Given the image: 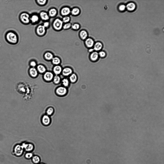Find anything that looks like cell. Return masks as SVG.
<instances>
[{"label":"cell","mask_w":164,"mask_h":164,"mask_svg":"<svg viewBox=\"0 0 164 164\" xmlns=\"http://www.w3.org/2000/svg\"><path fill=\"white\" fill-rule=\"evenodd\" d=\"M5 39L8 43L11 45L15 44L18 41L17 35L15 32L12 30L6 32Z\"/></svg>","instance_id":"obj_1"},{"label":"cell","mask_w":164,"mask_h":164,"mask_svg":"<svg viewBox=\"0 0 164 164\" xmlns=\"http://www.w3.org/2000/svg\"><path fill=\"white\" fill-rule=\"evenodd\" d=\"M24 150L22 145L16 144L13 148V153L16 156L20 157L23 154Z\"/></svg>","instance_id":"obj_2"},{"label":"cell","mask_w":164,"mask_h":164,"mask_svg":"<svg viewBox=\"0 0 164 164\" xmlns=\"http://www.w3.org/2000/svg\"><path fill=\"white\" fill-rule=\"evenodd\" d=\"M63 22L59 19H56L53 23V26L54 28L57 30H61L63 26Z\"/></svg>","instance_id":"obj_3"},{"label":"cell","mask_w":164,"mask_h":164,"mask_svg":"<svg viewBox=\"0 0 164 164\" xmlns=\"http://www.w3.org/2000/svg\"><path fill=\"white\" fill-rule=\"evenodd\" d=\"M30 19L29 15L26 13H22L20 16V19L21 21L24 23H28L30 22Z\"/></svg>","instance_id":"obj_4"},{"label":"cell","mask_w":164,"mask_h":164,"mask_svg":"<svg viewBox=\"0 0 164 164\" xmlns=\"http://www.w3.org/2000/svg\"><path fill=\"white\" fill-rule=\"evenodd\" d=\"M22 145L24 150L27 152H31L34 150V145L31 143H24Z\"/></svg>","instance_id":"obj_5"},{"label":"cell","mask_w":164,"mask_h":164,"mask_svg":"<svg viewBox=\"0 0 164 164\" xmlns=\"http://www.w3.org/2000/svg\"><path fill=\"white\" fill-rule=\"evenodd\" d=\"M42 124L45 126L49 125L51 122V119L50 116L47 115L43 116L41 119Z\"/></svg>","instance_id":"obj_6"},{"label":"cell","mask_w":164,"mask_h":164,"mask_svg":"<svg viewBox=\"0 0 164 164\" xmlns=\"http://www.w3.org/2000/svg\"><path fill=\"white\" fill-rule=\"evenodd\" d=\"M46 31V28L43 25L38 26L36 29L37 34L40 36H42L45 34Z\"/></svg>","instance_id":"obj_7"},{"label":"cell","mask_w":164,"mask_h":164,"mask_svg":"<svg viewBox=\"0 0 164 164\" xmlns=\"http://www.w3.org/2000/svg\"><path fill=\"white\" fill-rule=\"evenodd\" d=\"M67 90L65 87H58L56 90L57 93L59 95L63 96L67 93Z\"/></svg>","instance_id":"obj_8"},{"label":"cell","mask_w":164,"mask_h":164,"mask_svg":"<svg viewBox=\"0 0 164 164\" xmlns=\"http://www.w3.org/2000/svg\"><path fill=\"white\" fill-rule=\"evenodd\" d=\"M73 72L72 69L69 67L65 68L62 71V74L65 76H70L73 73Z\"/></svg>","instance_id":"obj_9"},{"label":"cell","mask_w":164,"mask_h":164,"mask_svg":"<svg viewBox=\"0 0 164 164\" xmlns=\"http://www.w3.org/2000/svg\"><path fill=\"white\" fill-rule=\"evenodd\" d=\"M99 56V54L97 52H93L90 56V59L92 61L95 62L98 60Z\"/></svg>","instance_id":"obj_10"},{"label":"cell","mask_w":164,"mask_h":164,"mask_svg":"<svg viewBox=\"0 0 164 164\" xmlns=\"http://www.w3.org/2000/svg\"><path fill=\"white\" fill-rule=\"evenodd\" d=\"M53 74L51 72H47L45 73L44 76L45 79L47 81L51 80L53 77Z\"/></svg>","instance_id":"obj_11"},{"label":"cell","mask_w":164,"mask_h":164,"mask_svg":"<svg viewBox=\"0 0 164 164\" xmlns=\"http://www.w3.org/2000/svg\"><path fill=\"white\" fill-rule=\"evenodd\" d=\"M40 16L41 18L44 20H47L49 18L48 14L45 12H42L40 14Z\"/></svg>","instance_id":"obj_12"},{"label":"cell","mask_w":164,"mask_h":164,"mask_svg":"<svg viewBox=\"0 0 164 164\" xmlns=\"http://www.w3.org/2000/svg\"><path fill=\"white\" fill-rule=\"evenodd\" d=\"M70 10L69 8L65 7L61 10V13L62 15L67 16L70 14Z\"/></svg>","instance_id":"obj_13"},{"label":"cell","mask_w":164,"mask_h":164,"mask_svg":"<svg viewBox=\"0 0 164 164\" xmlns=\"http://www.w3.org/2000/svg\"><path fill=\"white\" fill-rule=\"evenodd\" d=\"M135 5L133 3H130L127 5L126 7L128 10L130 11L134 10L136 8Z\"/></svg>","instance_id":"obj_14"},{"label":"cell","mask_w":164,"mask_h":164,"mask_svg":"<svg viewBox=\"0 0 164 164\" xmlns=\"http://www.w3.org/2000/svg\"><path fill=\"white\" fill-rule=\"evenodd\" d=\"M78 79L77 75L75 73H72L70 76L69 80L71 82L74 83L76 82Z\"/></svg>","instance_id":"obj_15"},{"label":"cell","mask_w":164,"mask_h":164,"mask_svg":"<svg viewBox=\"0 0 164 164\" xmlns=\"http://www.w3.org/2000/svg\"><path fill=\"white\" fill-rule=\"evenodd\" d=\"M31 159L32 162L35 164H39L41 161L40 158L37 155L33 156Z\"/></svg>","instance_id":"obj_16"},{"label":"cell","mask_w":164,"mask_h":164,"mask_svg":"<svg viewBox=\"0 0 164 164\" xmlns=\"http://www.w3.org/2000/svg\"><path fill=\"white\" fill-rule=\"evenodd\" d=\"M85 43L87 46L88 47L91 48L92 47L93 45L94 42L93 40L92 39L88 38L86 40Z\"/></svg>","instance_id":"obj_17"},{"label":"cell","mask_w":164,"mask_h":164,"mask_svg":"<svg viewBox=\"0 0 164 164\" xmlns=\"http://www.w3.org/2000/svg\"><path fill=\"white\" fill-rule=\"evenodd\" d=\"M102 47V44L100 42H97L95 44L93 49L96 51H98L101 50Z\"/></svg>","instance_id":"obj_18"},{"label":"cell","mask_w":164,"mask_h":164,"mask_svg":"<svg viewBox=\"0 0 164 164\" xmlns=\"http://www.w3.org/2000/svg\"><path fill=\"white\" fill-rule=\"evenodd\" d=\"M30 20L32 23H35L38 21L39 17L38 15H35L31 16L30 18Z\"/></svg>","instance_id":"obj_19"},{"label":"cell","mask_w":164,"mask_h":164,"mask_svg":"<svg viewBox=\"0 0 164 164\" xmlns=\"http://www.w3.org/2000/svg\"><path fill=\"white\" fill-rule=\"evenodd\" d=\"M53 71L55 74L56 75L59 74L62 71V68L59 66H57L54 67Z\"/></svg>","instance_id":"obj_20"},{"label":"cell","mask_w":164,"mask_h":164,"mask_svg":"<svg viewBox=\"0 0 164 164\" xmlns=\"http://www.w3.org/2000/svg\"><path fill=\"white\" fill-rule=\"evenodd\" d=\"M57 13L56 10L55 9L52 8L49 10L48 14L49 16L53 17L56 15Z\"/></svg>","instance_id":"obj_21"},{"label":"cell","mask_w":164,"mask_h":164,"mask_svg":"<svg viewBox=\"0 0 164 164\" xmlns=\"http://www.w3.org/2000/svg\"><path fill=\"white\" fill-rule=\"evenodd\" d=\"M30 72L31 75L32 77H35L37 75V72L36 69L34 68H32L30 70Z\"/></svg>","instance_id":"obj_22"},{"label":"cell","mask_w":164,"mask_h":164,"mask_svg":"<svg viewBox=\"0 0 164 164\" xmlns=\"http://www.w3.org/2000/svg\"><path fill=\"white\" fill-rule=\"evenodd\" d=\"M54 109L53 108H48L46 111V115L49 116H51L54 113Z\"/></svg>","instance_id":"obj_23"},{"label":"cell","mask_w":164,"mask_h":164,"mask_svg":"<svg viewBox=\"0 0 164 164\" xmlns=\"http://www.w3.org/2000/svg\"><path fill=\"white\" fill-rule=\"evenodd\" d=\"M80 34L81 38L83 40H85L86 39L87 36V32L84 30L81 31Z\"/></svg>","instance_id":"obj_24"},{"label":"cell","mask_w":164,"mask_h":164,"mask_svg":"<svg viewBox=\"0 0 164 164\" xmlns=\"http://www.w3.org/2000/svg\"><path fill=\"white\" fill-rule=\"evenodd\" d=\"M62 84L65 87H68L70 84L69 80L67 78L63 79L62 81Z\"/></svg>","instance_id":"obj_25"},{"label":"cell","mask_w":164,"mask_h":164,"mask_svg":"<svg viewBox=\"0 0 164 164\" xmlns=\"http://www.w3.org/2000/svg\"><path fill=\"white\" fill-rule=\"evenodd\" d=\"M37 69L39 72L41 73H44L46 71L45 68L42 65H39L37 67Z\"/></svg>","instance_id":"obj_26"},{"label":"cell","mask_w":164,"mask_h":164,"mask_svg":"<svg viewBox=\"0 0 164 164\" xmlns=\"http://www.w3.org/2000/svg\"><path fill=\"white\" fill-rule=\"evenodd\" d=\"M45 56L46 58L48 60H50L52 59L53 56L52 53L50 52H47L45 53Z\"/></svg>","instance_id":"obj_27"},{"label":"cell","mask_w":164,"mask_h":164,"mask_svg":"<svg viewBox=\"0 0 164 164\" xmlns=\"http://www.w3.org/2000/svg\"><path fill=\"white\" fill-rule=\"evenodd\" d=\"M80 12L78 8L73 9L72 11V15H78Z\"/></svg>","instance_id":"obj_28"},{"label":"cell","mask_w":164,"mask_h":164,"mask_svg":"<svg viewBox=\"0 0 164 164\" xmlns=\"http://www.w3.org/2000/svg\"><path fill=\"white\" fill-rule=\"evenodd\" d=\"M33 156V154L31 152H27L25 155V158L28 159H31Z\"/></svg>","instance_id":"obj_29"},{"label":"cell","mask_w":164,"mask_h":164,"mask_svg":"<svg viewBox=\"0 0 164 164\" xmlns=\"http://www.w3.org/2000/svg\"><path fill=\"white\" fill-rule=\"evenodd\" d=\"M52 62L54 64L57 65L60 63V60L58 58L55 57L53 58Z\"/></svg>","instance_id":"obj_30"},{"label":"cell","mask_w":164,"mask_h":164,"mask_svg":"<svg viewBox=\"0 0 164 164\" xmlns=\"http://www.w3.org/2000/svg\"><path fill=\"white\" fill-rule=\"evenodd\" d=\"M60 79L59 76H56L54 78V82L55 83L57 84L60 82Z\"/></svg>","instance_id":"obj_31"},{"label":"cell","mask_w":164,"mask_h":164,"mask_svg":"<svg viewBox=\"0 0 164 164\" xmlns=\"http://www.w3.org/2000/svg\"><path fill=\"white\" fill-rule=\"evenodd\" d=\"M70 20V18L68 16H65L62 19V21L63 22L67 23L69 22Z\"/></svg>","instance_id":"obj_32"},{"label":"cell","mask_w":164,"mask_h":164,"mask_svg":"<svg viewBox=\"0 0 164 164\" xmlns=\"http://www.w3.org/2000/svg\"><path fill=\"white\" fill-rule=\"evenodd\" d=\"M71 24L70 23H67L65 24L63 26L64 29H67L70 28L71 27Z\"/></svg>","instance_id":"obj_33"},{"label":"cell","mask_w":164,"mask_h":164,"mask_svg":"<svg viewBox=\"0 0 164 164\" xmlns=\"http://www.w3.org/2000/svg\"><path fill=\"white\" fill-rule=\"evenodd\" d=\"M46 0H37V3L40 5H43L46 3Z\"/></svg>","instance_id":"obj_34"},{"label":"cell","mask_w":164,"mask_h":164,"mask_svg":"<svg viewBox=\"0 0 164 164\" xmlns=\"http://www.w3.org/2000/svg\"><path fill=\"white\" fill-rule=\"evenodd\" d=\"M98 54H99V56L102 58H104L106 56V53L104 51H100Z\"/></svg>","instance_id":"obj_35"},{"label":"cell","mask_w":164,"mask_h":164,"mask_svg":"<svg viewBox=\"0 0 164 164\" xmlns=\"http://www.w3.org/2000/svg\"><path fill=\"white\" fill-rule=\"evenodd\" d=\"M72 28L75 30H77L80 28V25L78 24H76L72 26Z\"/></svg>","instance_id":"obj_36"},{"label":"cell","mask_w":164,"mask_h":164,"mask_svg":"<svg viewBox=\"0 0 164 164\" xmlns=\"http://www.w3.org/2000/svg\"><path fill=\"white\" fill-rule=\"evenodd\" d=\"M126 8L125 6L123 5H120L119 7V10L121 11H124Z\"/></svg>","instance_id":"obj_37"},{"label":"cell","mask_w":164,"mask_h":164,"mask_svg":"<svg viewBox=\"0 0 164 164\" xmlns=\"http://www.w3.org/2000/svg\"><path fill=\"white\" fill-rule=\"evenodd\" d=\"M49 25V23L48 22H46L44 23L43 26L46 28L48 27Z\"/></svg>","instance_id":"obj_38"},{"label":"cell","mask_w":164,"mask_h":164,"mask_svg":"<svg viewBox=\"0 0 164 164\" xmlns=\"http://www.w3.org/2000/svg\"><path fill=\"white\" fill-rule=\"evenodd\" d=\"M30 64L31 66L35 67L36 65V63L34 61H32L31 62Z\"/></svg>","instance_id":"obj_39"},{"label":"cell","mask_w":164,"mask_h":164,"mask_svg":"<svg viewBox=\"0 0 164 164\" xmlns=\"http://www.w3.org/2000/svg\"><path fill=\"white\" fill-rule=\"evenodd\" d=\"M94 50L93 49H91L89 50V52H93Z\"/></svg>","instance_id":"obj_40"},{"label":"cell","mask_w":164,"mask_h":164,"mask_svg":"<svg viewBox=\"0 0 164 164\" xmlns=\"http://www.w3.org/2000/svg\"><path fill=\"white\" fill-rule=\"evenodd\" d=\"M44 164V163H40V164Z\"/></svg>","instance_id":"obj_41"},{"label":"cell","mask_w":164,"mask_h":164,"mask_svg":"<svg viewBox=\"0 0 164 164\" xmlns=\"http://www.w3.org/2000/svg\"><path fill=\"white\" fill-rule=\"evenodd\" d=\"M0 45H1V44H0Z\"/></svg>","instance_id":"obj_42"}]
</instances>
